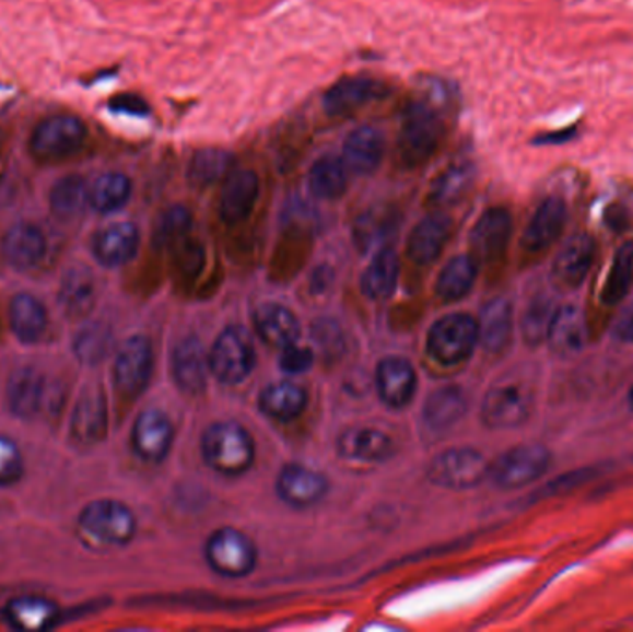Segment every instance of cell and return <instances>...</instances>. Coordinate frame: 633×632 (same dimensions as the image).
Returning <instances> with one entry per match:
<instances>
[{
  "label": "cell",
  "instance_id": "cell-49",
  "mask_svg": "<svg viewBox=\"0 0 633 632\" xmlns=\"http://www.w3.org/2000/svg\"><path fill=\"white\" fill-rule=\"evenodd\" d=\"M315 346L319 347L320 353L326 359H338L343 353L344 338L343 330L339 329L338 323L333 319H320L312 327Z\"/></svg>",
  "mask_w": 633,
  "mask_h": 632
},
{
  "label": "cell",
  "instance_id": "cell-27",
  "mask_svg": "<svg viewBox=\"0 0 633 632\" xmlns=\"http://www.w3.org/2000/svg\"><path fill=\"white\" fill-rule=\"evenodd\" d=\"M547 341L552 353L558 356L568 359L578 354L587 343V321L584 312L579 311L578 306H563L560 311H555Z\"/></svg>",
  "mask_w": 633,
  "mask_h": 632
},
{
  "label": "cell",
  "instance_id": "cell-8",
  "mask_svg": "<svg viewBox=\"0 0 633 632\" xmlns=\"http://www.w3.org/2000/svg\"><path fill=\"white\" fill-rule=\"evenodd\" d=\"M550 460L552 455L544 445H517L489 466V477L502 490H517L536 482L549 469Z\"/></svg>",
  "mask_w": 633,
  "mask_h": 632
},
{
  "label": "cell",
  "instance_id": "cell-21",
  "mask_svg": "<svg viewBox=\"0 0 633 632\" xmlns=\"http://www.w3.org/2000/svg\"><path fill=\"white\" fill-rule=\"evenodd\" d=\"M0 249L10 268L31 271L47 253V239L36 225L19 223L4 234Z\"/></svg>",
  "mask_w": 633,
  "mask_h": 632
},
{
  "label": "cell",
  "instance_id": "cell-19",
  "mask_svg": "<svg viewBox=\"0 0 633 632\" xmlns=\"http://www.w3.org/2000/svg\"><path fill=\"white\" fill-rule=\"evenodd\" d=\"M328 481L325 475L314 469L304 468L298 464H290L278 475L277 492L284 503L306 508V506L317 505L320 499L328 493Z\"/></svg>",
  "mask_w": 633,
  "mask_h": 632
},
{
  "label": "cell",
  "instance_id": "cell-14",
  "mask_svg": "<svg viewBox=\"0 0 633 632\" xmlns=\"http://www.w3.org/2000/svg\"><path fill=\"white\" fill-rule=\"evenodd\" d=\"M512 213L506 208H489L471 232V256L478 264L495 261L506 253L512 237Z\"/></svg>",
  "mask_w": 633,
  "mask_h": 632
},
{
  "label": "cell",
  "instance_id": "cell-55",
  "mask_svg": "<svg viewBox=\"0 0 633 632\" xmlns=\"http://www.w3.org/2000/svg\"><path fill=\"white\" fill-rule=\"evenodd\" d=\"M613 336L617 340L624 341V343H633V311H628L619 317L613 329Z\"/></svg>",
  "mask_w": 633,
  "mask_h": 632
},
{
  "label": "cell",
  "instance_id": "cell-20",
  "mask_svg": "<svg viewBox=\"0 0 633 632\" xmlns=\"http://www.w3.org/2000/svg\"><path fill=\"white\" fill-rule=\"evenodd\" d=\"M386 156V138L378 128L360 127L352 130L343 143L341 160L349 173L371 175Z\"/></svg>",
  "mask_w": 633,
  "mask_h": 632
},
{
  "label": "cell",
  "instance_id": "cell-58",
  "mask_svg": "<svg viewBox=\"0 0 633 632\" xmlns=\"http://www.w3.org/2000/svg\"><path fill=\"white\" fill-rule=\"evenodd\" d=\"M630 407H632L633 410V388L632 391H630Z\"/></svg>",
  "mask_w": 633,
  "mask_h": 632
},
{
  "label": "cell",
  "instance_id": "cell-38",
  "mask_svg": "<svg viewBox=\"0 0 633 632\" xmlns=\"http://www.w3.org/2000/svg\"><path fill=\"white\" fill-rule=\"evenodd\" d=\"M478 261L471 255H459L441 271L435 292L443 301H459L471 292L477 280Z\"/></svg>",
  "mask_w": 633,
  "mask_h": 632
},
{
  "label": "cell",
  "instance_id": "cell-22",
  "mask_svg": "<svg viewBox=\"0 0 633 632\" xmlns=\"http://www.w3.org/2000/svg\"><path fill=\"white\" fill-rule=\"evenodd\" d=\"M376 386L378 396L387 407L405 408L415 394V370L406 359L387 356L376 370Z\"/></svg>",
  "mask_w": 633,
  "mask_h": 632
},
{
  "label": "cell",
  "instance_id": "cell-47",
  "mask_svg": "<svg viewBox=\"0 0 633 632\" xmlns=\"http://www.w3.org/2000/svg\"><path fill=\"white\" fill-rule=\"evenodd\" d=\"M194 225V215L186 207H171L160 215L154 229V242L160 247H173L181 237L189 236Z\"/></svg>",
  "mask_w": 633,
  "mask_h": 632
},
{
  "label": "cell",
  "instance_id": "cell-35",
  "mask_svg": "<svg viewBox=\"0 0 633 632\" xmlns=\"http://www.w3.org/2000/svg\"><path fill=\"white\" fill-rule=\"evenodd\" d=\"M398 271H400V264H398L397 253L387 247L378 250L367 269L363 271L362 282H360L363 293L378 301L391 297L397 288Z\"/></svg>",
  "mask_w": 633,
  "mask_h": 632
},
{
  "label": "cell",
  "instance_id": "cell-5",
  "mask_svg": "<svg viewBox=\"0 0 633 632\" xmlns=\"http://www.w3.org/2000/svg\"><path fill=\"white\" fill-rule=\"evenodd\" d=\"M477 343L478 321L464 312L441 317L430 329V354L443 365L461 364L471 356Z\"/></svg>",
  "mask_w": 633,
  "mask_h": 632
},
{
  "label": "cell",
  "instance_id": "cell-54",
  "mask_svg": "<svg viewBox=\"0 0 633 632\" xmlns=\"http://www.w3.org/2000/svg\"><path fill=\"white\" fill-rule=\"evenodd\" d=\"M578 134V125H573V127L560 128V130H552V132L537 136L536 140H534V145H565L568 141L576 140Z\"/></svg>",
  "mask_w": 633,
  "mask_h": 632
},
{
  "label": "cell",
  "instance_id": "cell-3",
  "mask_svg": "<svg viewBox=\"0 0 633 632\" xmlns=\"http://www.w3.org/2000/svg\"><path fill=\"white\" fill-rule=\"evenodd\" d=\"M87 128L79 117L60 114L43 119L31 138V154L39 164H56L71 159L84 147Z\"/></svg>",
  "mask_w": 633,
  "mask_h": 632
},
{
  "label": "cell",
  "instance_id": "cell-37",
  "mask_svg": "<svg viewBox=\"0 0 633 632\" xmlns=\"http://www.w3.org/2000/svg\"><path fill=\"white\" fill-rule=\"evenodd\" d=\"M50 210L61 221H71L90 204V188L84 178L69 175L52 186L49 195Z\"/></svg>",
  "mask_w": 633,
  "mask_h": 632
},
{
  "label": "cell",
  "instance_id": "cell-11",
  "mask_svg": "<svg viewBox=\"0 0 633 632\" xmlns=\"http://www.w3.org/2000/svg\"><path fill=\"white\" fill-rule=\"evenodd\" d=\"M154 367L152 343L146 336H132L122 343L114 365L115 388L127 399H136L149 386Z\"/></svg>",
  "mask_w": 633,
  "mask_h": 632
},
{
  "label": "cell",
  "instance_id": "cell-29",
  "mask_svg": "<svg viewBox=\"0 0 633 632\" xmlns=\"http://www.w3.org/2000/svg\"><path fill=\"white\" fill-rule=\"evenodd\" d=\"M512 335V304L502 297L489 301L478 321V343H482L488 353L499 354L509 346Z\"/></svg>",
  "mask_w": 633,
  "mask_h": 632
},
{
  "label": "cell",
  "instance_id": "cell-45",
  "mask_svg": "<svg viewBox=\"0 0 633 632\" xmlns=\"http://www.w3.org/2000/svg\"><path fill=\"white\" fill-rule=\"evenodd\" d=\"M112 347V332L103 323H91L80 330L73 341L77 359L85 365H95L106 359Z\"/></svg>",
  "mask_w": 633,
  "mask_h": 632
},
{
  "label": "cell",
  "instance_id": "cell-53",
  "mask_svg": "<svg viewBox=\"0 0 633 632\" xmlns=\"http://www.w3.org/2000/svg\"><path fill=\"white\" fill-rule=\"evenodd\" d=\"M109 110L117 114H127V116H146L149 114V104L133 93H125L109 101Z\"/></svg>",
  "mask_w": 633,
  "mask_h": 632
},
{
  "label": "cell",
  "instance_id": "cell-42",
  "mask_svg": "<svg viewBox=\"0 0 633 632\" xmlns=\"http://www.w3.org/2000/svg\"><path fill=\"white\" fill-rule=\"evenodd\" d=\"M234 156L223 149H202L194 154L187 167V177L199 188H208L228 177Z\"/></svg>",
  "mask_w": 633,
  "mask_h": 632
},
{
  "label": "cell",
  "instance_id": "cell-9",
  "mask_svg": "<svg viewBox=\"0 0 633 632\" xmlns=\"http://www.w3.org/2000/svg\"><path fill=\"white\" fill-rule=\"evenodd\" d=\"M256 365L253 340L242 327H228L219 336L210 353V372L224 384H239Z\"/></svg>",
  "mask_w": 633,
  "mask_h": 632
},
{
  "label": "cell",
  "instance_id": "cell-18",
  "mask_svg": "<svg viewBox=\"0 0 633 632\" xmlns=\"http://www.w3.org/2000/svg\"><path fill=\"white\" fill-rule=\"evenodd\" d=\"M108 431V405L101 388L85 389L74 407L71 436L84 447L98 444Z\"/></svg>",
  "mask_w": 633,
  "mask_h": 632
},
{
  "label": "cell",
  "instance_id": "cell-33",
  "mask_svg": "<svg viewBox=\"0 0 633 632\" xmlns=\"http://www.w3.org/2000/svg\"><path fill=\"white\" fill-rule=\"evenodd\" d=\"M308 188L320 201L341 199L349 188V169L343 160L332 154L315 160L308 173Z\"/></svg>",
  "mask_w": 633,
  "mask_h": 632
},
{
  "label": "cell",
  "instance_id": "cell-44",
  "mask_svg": "<svg viewBox=\"0 0 633 632\" xmlns=\"http://www.w3.org/2000/svg\"><path fill=\"white\" fill-rule=\"evenodd\" d=\"M633 286V242H626L617 250L608 280L603 284L602 301L609 306L621 303Z\"/></svg>",
  "mask_w": 633,
  "mask_h": 632
},
{
  "label": "cell",
  "instance_id": "cell-31",
  "mask_svg": "<svg viewBox=\"0 0 633 632\" xmlns=\"http://www.w3.org/2000/svg\"><path fill=\"white\" fill-rule=\"evenodd\" d=\"M47 308L31 293H17L10 304V325L13 335L23 343H37L47 330Z\"/></svg>",
  "mask_w": 633,
  "mask_h": 632
},
{
  "label": "cell",
  "instance_id": "cell-2",
  "mask_svg": "<svg viewBox=\"0 0 633 632\" xmlns=\"http://www.w3.org/2000/svg\"><path fill=\"white\" fill-rule=\"evenodd\" d=\"M202 456L213 471L237 477L248 471L256 458L253 438L237 423H215L202 436Z\"/></svg>",
  "mask_w": 633,
  "mask_h": 632
},
{
  "label": "cell",
  "instance_id": "cell-26",
  "mask_svg": "<svg viewBox=\"0 0 633 632\" xmlns=\"http://www.w3.org/2000/svg\"><path fill=\"white\" fill-rule=\"evenodd\" d=\"M139 231L132 223L104 226L93 237V255L106 268H121L138 255Z\"/></svg>",
  "mask_w": 633,
  "mask_h": 632
},
{
  "label": "cell",
  "instance_id": "cell-4",
  "mask_svg": "<svg viewBox=\"0 0 633 632\" xmlns=\"http://www.w3.org/2000/svg\"><path fill=\"white\" fill-rule=\"evenodd\" d=\"M534 389L523 378H501L485 394L482 420L491 429H515L525 423L534 410Z\"/></svg>",
  "mask_w": 633,
  "mask_h": 632
},
{
  "label": "cell",
  "instance_id": "cell-32",
  "mask_svg": "<svg viewBox=\"0 0 633 632\" xmlns=\"http://www.w3.org/2000/svg\"><path fill=\"white\" fill-rule=\"evenodd\" d=\"M95 297H97V290H95V279L90 269L84 266L67 269L61 279L60 293H58L67 316H87L95 304Z\"/></svg>",
  "mask_w": 633,
  "mask_h": 632
},
{
  "label": "cell",
  "instance_id": "cell-46",
  "mask_svg": "<svg viewBox=\"0 0 633 632\" xmlns=\"http://www.w3.org/2000/svg\"><path fill=\"white\" fill-rule=\"evenodd\" d=\"M555 311L550 299L537 297L526 308L520 330L526 343L531 347L541 346L549 338L550 323L554 319Z\"/></svg>",
  "mask_w": 633,
  "mask_h": 632
},
{
  "label": "cell",
  "instance_id": "cell-51",
  "mask_svg": "<svg viewBox=\"0 0 633 632\" xmlns=\"http://www.w3.org/2000/svg\"><path fill=\"white\" fill-rule=\"evenodd\" d=\"M314 362L315 354L306 347H298L296 343L284 347L282 354H280V365L290 375H301V373L309 372Z\"/></svg>",
  "mask_w": 633,
  "mask_h": 632
},
{
  "label": "cell",
  "instance_id": "cell-1",
  "mask_svg": "<svg viewBox=\"0 0 633 632\" xmlns=\"http://www.w3.org/2000/svg\"><path fill=\"white\" fill-rule=\"evenodd\" d=\"M450 108V92L439 82L422 90V95L406 106L397 140L398 156L406 167L424 165L439 151Z\"/></svg>",
  "mask_w": 633,
  "mask_h": 632
},
{
  "label": "cell",
  "instance_id": "cell-15",
  "mask_svg": "<svg viewBox=\"0 0 633 632\" xmlns=\"http://www.w3.org/2000/svg\"><path fill=\"white\" fill-rule=\"evenodd\" d=\"M597 245L589 234L579 232L561 247L552 266V279L561 290L578 288L591 271Z\"/></svg>",
  "mask_w": 633,
  "mask_h": 632
},
{
  "label": "cell",
  "instance_id": "cell-56",
  "mask_svg": "<svg viewBox=\"0 0 633 632\" xmlns=\"http://www.w3.org/2000/svg\"><path fill=\"white\" fill-rule=\"evenodd\" d=\"M330 282H332V271H330V269L320 268L319 271H315L314 290H317V292H323V290H326V288L330 286Z\"/></svg>",
  "mask_w": 633,
  "mask_h": 632
},
{
  "label": "cell",
  "instance_id": "cell-13",
  "mask_svg": "<svg viewBox=\"0 0 633 632\" xmlns=\"http://www.w3.org/2000/svg\"><path fill=\"white\" fill-rule=\"evenodd\" d=\"M260 177L253 169H239L224 178L219 197V215L226 225H239L254 212L260 199Z\"/></svg>",
  "mask_w": 633,
  "mask_h": 632
},
{
  "label": "cell",
  "instance_id": "cell-39",
  "mask_svg": "<svg viewBox=\"0 0 633 632\" xmlns=\"http://www.w3.org/2000/svg\"><path fill=\"white\" fill-rule=\"evenodd\" d=\"M398 226V218L392 210H368L360 215L354 225V242L357 249L367 253V250L380 247L384 249L387 239L395 234Z\"/></svg>",
  "mask_w": 633,
  "mask_h": 632
},
{
  "label": "cell",
  "instance_id": "cell-40",
  "mask_svg": "<svg viewBox=\"0 0 633 632\" xmlns=\"http://www.w3.org/2000/svg\"><path fill=\"white\" fill-rule=\"evenodd\" d=\"M132 195V180L122 173H104L90 188V207L98 213L121 210Z\"/></svg>",
  "mask_w": 633,
  "mask_h": 632
},
{
  "label": "cell",
  "instance_id": "cell-25",
  "mask_svg": "<svg viewBox=\"0 0 633 632\" xmlns=\"http://www.w3.org/2000/svg\"><path fill=\"white\" fill-rule=\"evenodd\" d=\"M453 231V221L445 213H432L417 223L408 239V256L417 266H429L439 258Z\"/></svg>",
  "mask_w": 633,
  "mask_h": 632
},
{
  "label": "cell",
  "instance_id": "cell-17",
  "mask_svg": "<svg viewBox=\"0 0 633 632\" xmlns=\"http://www.w3.org/2000/svg\"><path fill=\"white\" fill-rule=\"evenodd\" d=\"M567 223V207L561 197H549L537 208L523 234V249L531 255L543 253L558 242Z\"/></svg>",
  "mask_w": 633,
  "mask_h": 632
},
{
  "label": "cell",
  "instance_id": "cell-36",
  "mask_svg": "<svg viewBox=\"0 0 633 632\" xmlns=\"http://www.w3.org/2000/svg\"><path fill=\"white\" fill-rule=\"evenodd\" d=\"M308 402L306 391L298 384L284 383L271 384L263 389L260 397V408L267 416L274 420L290 421L298 418Z\"/></svg>",
  "mask_w": 633,
  "mask_h": 632
},
{
  "label": "cell",
  "instance_id": "cell-41",
  "mask_svg": "<svg viewBox=\"0 0 633 632\" xmlns=\"http://www.w3.org/2000/svg\"><path fill=\"white\" fill-rule=\"evenodd\" d=\"M467 410L464 391L456 386L435 389L424 405V420L434 429H447L464 418Z\"/></svg>",
  "mask_w": 633,
  "mask_h": 632
},
{
  "label": "cell",
  "instance_id": "cell-52",
  "mask_svg": "<svg viewBox=\"0 0 633 632\" xmlns=\"http://www.w3.org/2000/svg\"><path fill=\"white\" fill-rule=\"evenodd\" d=\"M597 475V468L576 469L573 473L563 475V477H558V479L550 482L549 488H544V495H561V493L571 492L574 488L591 481Z\"/></svg>",
  "mask_w": 633,
  "mask_h": 632
},
{
  "label": "cell",
  "instance_id": "cell-34",
  "mask_svg": "<svg viewBox=\"0 0 633 632\" xmlns=\"http://www.w3.org/2000/svg\"><path fill=\"white\" fill-rule=\"evenodd\" d=\"M58 607L43 597H19L7 608V618L21 631H47L58 623Z\"/></svg>",
  "mask_w": 633,
  "mask_h": 632
},
{
  "label": "cell",
  "instance_id": "cell-24",
  "mask_svg": "<svg viewBox=\"0 0 633 632\" xmlns=\"http://www.w3.org/2000/svg\"><path fill=\"white\" fill-rule=\"evenodd\" d=\"M339 455L356 463H384L391 458L395 445L391 436L373 426H352L338 440Z\"/></svg>",
  "mask_w": 633,
  "mask_h": 632
},
{
  "label": "cell",
  "instance_id": "cell-30",
  "mask_svg": "<svg viewBox=\"0 0 633 632\" xmlns=\"http://www.w3.org/2000/svg\"><path fill=\"white\" fill-rule=\"evenodd\" d=\"M254 323L261 340L278 349L296 343L301 335L295 314L282 304H263L256 311Z\"/></svg>",
  "mask_w": 633,
  "mask_h": 632
},
{
  "label": "cell",
  "instance_id": "cell-28",
  "mask_svg": "<svg viewBox=\"0 0 633 632\" xmlns=\"http://www.w3.org/2000/svg\"><path fill=\"white\" fill-rule=\"evenodd\" d=\"M45 378L36 367H19L8 381L7 399L10 412L21 420H31L42 408Z\"/></svg>",
  "mask_w": 633,
  "mask_h": 632
},
{
  "label": "cell",
  "instance_id": "cell-6",
  "mask_svg": "<svg viewBox=\"0 0 633 632\" xmlns=\"http://www.w3.org/2000/svg\"><path fill=\"white\" fill-rule=\"evenodd\" d=\"M80 527L93 540L106 546H127L138 530L133 512L121 501L98 499L80 514Z\"/></svg>",
  "mask_w": 633,
  "mask_h": 632
},
{
  "label": "cell",
  "instance_id": "cell-43",
  "mask_svg": "<svg viewBox=\"0 0 633 632\" xmlns=\"http://www.w3.org/2000/svg\"><path fill=\"white\" fill-rule=\"evenodd\" d=\"M472 177H474V169L469 162L448 165L447 169L435 178L432 188H430V204L441 208L459 201L471 186Z\"/></svg>",
  "mask_w": 633,
  "mask_h": 632
},
{
  "label": "cell",
  "instance_id": "cell-7",
  "mask_svg": "<svg viewBox=\"0 0 633 632\" xmlns=\"http://www.w3.org/2000/svg\"><path fill=\"white\" fill-rule=\"evenodd\" d=\"M489 477V464L471 447H454L435 456L429 466L430 482L448 490H471Z\"/></svg>",
  "mask_w": 633,
  "mask_h": 632
},
{
  "label": "cell",
  "instance_id": "cell-48",
  "mask_svg": "<svg viewBox=\"0 0 633 632\" xmlns=\"http://www.w3.org/2000/svg\"><path fill=\"white\" fill-rule=\"evenodd\" d=\"M25 475V460L17 444L0 436V487H13Z\"/></svg>",
  "mask_w": 633,
  "mask_h": 632
},
{
  "label": "cell",
  "instance_id": "cell-10",
  "mask_svg": "<svg viewBox=\"0 0 633 632\" xmlns=\"http://www.w3.org/2000/svg\"><path fill=\"white\" fill-rule=\"evenodd\" d=\"M206 560L211 570L223 577H247L258 562L253 541L236 529H219L206 543Z\"/></svg>",
  "mask_w": 633,
  "mask_h": 632
},
{
  "label": "cell",
  "instance_id": "cell-12",
  "mask_svg": "<svg viewBox=\"0 0 633 632\" xmlns=\"http://www.w3.org/2000/svg\"><path fill=\"white\" fill-rule=\"evenodd\" d=\"M387 85L371 77H344L325 93L323 108L332 117L347 116L374 101L387 97Z\"/></svg>",
  "mask_w": 633,
  "mask_h": 632
},
{
  "label": "cell",
  "instance_id": "cell-57",
  "mask_svg": "<svg viewBox=\"0 0 633 632\" xmlns=\"http://www.w3.org/2000/svg\"><path fill=\"white\" fill-rule=\"evenodd\" d=\"M609 212L616 213V218H613V215H608V218H606L609 225L617 226V229H621V226L626 225V212H624V208H609Z\"/></svg>",
  "mask_w": 633,
  "mask_h": 632
},
{
  "label": "cell",
  "instance_id": "cell-50",
  "mask_svg": "<svg viewBox=\"0 0 633 632\" xmlns=\"http://www.w3.org/2000/svg\"><path fill=\"white\" fill-rule=\"evenodd\" d=\"M173 249H175L176 264H178L181 273H197L204 266V247L199 239L189 236L181 237L180 242L173 245Z\"/></svg>",
  "mask_w": 633,
  "mask_h": 632
},
{
  "label": "cell",
  "instance_id": "cell-16",
  "mask_svg": "<svg viewBox=\"0 0 633 632\" xmlns=\"http://www.w3.org/2000/svg\"><path fill=\"white\" fill-rule=\"evenodd\" d=\"M175 438V431L171 425V420L162 410H145L139 413L136 425H133L132 444L133 449L146 463H162L165 456L169 455L171 445Z\"/></svg>",
  "mask_w": 633,
  "mask_h": 632
},
{
  "label": "cell",
  "instance_id": "cell-23",
  "mask_svg": "<svg viewBox=\"0 0 633 632\" xmlns=\"http://www.w3.org/2000/svg\"><path fill=\"white\" fill-rule=\"evenodd\" d=\"M210 372V356L197 338H186L173 353V377L178 388L189 396H199L206 388Z\"/></svg>",
  "mask_w": 633,
  "mask_h": 632
}]
</instances>
